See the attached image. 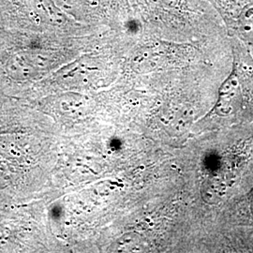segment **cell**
I'll use <instances>...</instances> for the list:
<instances>
[{
	"instance_id": "7a4b0ae2",
	"label": "cell",
	"mask_w": 253,
	"mask_h": 253,
	"mask_svg": "<svg viewBox=\"0 0 253 253\" xmlns=\"http://www.w3.org/2000/svg\"><path fill=\"white\" fill-rule=\"evenodd\" d=\"M247 204H248V213H247V215L249 217H251L250 220H251V222L253 223V192L251 194Z\"/></svg>"
},
{
	"instance_id": "6da1fadb",
	"label": "cell",
	"mask_w": 253,
	"mask_h": 253,
	"mask_svg": "<svg viewBox=\"0 0 253 253\" xmlns=\"http://www.w3.org/2000/svg\"><path fill=\"white\" fill-rule=\"evenodd\" d=\"M216 11L232 38L253 47V0H204Z\"/></svg>"
}]
</instances>
